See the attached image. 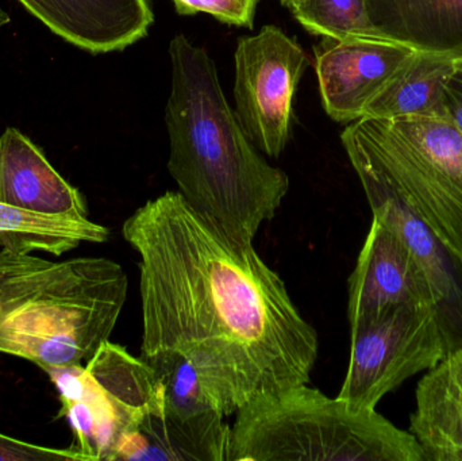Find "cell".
I'll return each mask as SVG.
<instances>
[{"label":"cell","instance_id":"obj_1","mask_svg":"<svg viewBox=\"0 0 462 461\" xmlns=\"http://www.w3.org/2000/svg\"><path fill=\"white\" fill-rule=\"evenodd\" d=\"M122 235L140 256L143 357H186L225 417L310 383L317 330L253 243L231 237L172 191L135 210Z\"/></svg>","mask_w":462,"mask_h":461},{"label":"cell","instance_id":"obj_2","mask_svg":"<svg viewBox=\"0 0 462 461\" xmlns=\"http://www.w3.org/2000/svg\"><path fill=\"white\" fill-rule=\"evenodd\" d=\"M170 57L168 171L192 207L231 237L253 243L276 216L290 179L261 156L242 129L208 51L178 34Z\"/></svg>","mask_w":462,"mask_h":461},{"label":"cell","instance_id":"obj_3","mask_svg":"<svg viewBox=\"0 0 462 461\" xmlns=\"http://www.w3.org/2000/svg\"><path fill=\"white\" fill-rule=\"evenodd\" d=\"M236 414L227 461H428L410 430L309 383L261 395Z\"/></svg>","mask_w":462,"mask_h":461},{"label":"cell","instance_id":"obj_4","mask_svg":"<svg viewBox=\"0 0 462 461\" xmlns=\"http://www.w3.org/2000/svg\"><path fill=\"white\" fill-rule=\"evenodd\" d=\"M127 289L126 273L113 260L60 263L34 294L0 319V354L40 368L88 362L110 340Z\"/></svg>","mask_w":462,"mask_h":461},{"label":"cell","instance_id":"obj_5","mask_svg":"<svg viewBox=\"0 0 462 461\" xmlns=\"http://www.w3.org/2000/svg\"><path fill=\"white\" fill-rule=\"evenodd\" d=\"M342 143L360 148L402 199L462 263V133L449 118L350 122Z\"/></svg>","mask_w":462,"mask_h":461},{"label":"cell","instance_id":"obj_6","mask_svg":"<svg viewBox=\"0 0 462 461\" xmlns=\"http://www.w3.org/2000/svg\"><path fill=\"white\" fill-rule=\"evenodd\" d=\"M350 357L339 400L376 409L404 382L428 373L448 348L434 306H398L350 329Z\"/></svg>","mask_w":462,"mask_h":461},{"label":"cell","instance_id":"obj_7","mask_svg":"<svg viewBox=\"0 0 462 461\" xmlns=\"http://www.w3.org/2000/svg\"><path fill=\"white\" fill-rule=\"evenodd\" d=\"M234 59L236 118L258 151L279 157L290 140L293 97L310 57L280 27L268 24L239 38Z\"/></svg>","mask_w":462,"mask_h":461},{"label":"cell","instance_id":"obj_8","mask_svg":"<svg viewBox=\"0 0 462 461\" xmlns=\"http://www.w3.org/2000/svg\"><path fill=\"white\" fill-rule=\"evenodd\" d=\"M342 145L374 218L384 222L402 238L425 273L449 355L462 346V263L402 199L360 148L350 143Z\"/></svg>","mask_w":462,"mask_h":461},{"label":"cell","instance_id":"obj_9","mask_svg":"<svg viewBox=\"0 0 462 461\" xmlns=\"http://www.w3.org/2000/svg\"><path fill=\"white\" fill-rule=\"evenodd\" d=\"M415 49L379 37H322L314 48L323 107L337 122L363 118Z\"/></svg>","mask_w":462,"mask_h":461},{"label":"cell","instance_id":"obj_10","mask_svg":"<svg viewBox=\"0 0 462 461\" xmlns=\"http://www.w3.org/2000/svg\"><path fill=\"white\" fill-rule=\"evenodd\" d=\"M425 305L434 306L425 273L402 238L374 217L349 278L350 329L398 306Z\"/></svg>","mask_w":462,"mask_h":461},{"label":"cell","instance_id":"obj_11","mask_svg":"<svg viewBox=\"0 0 462 461\" xmlns=\"http://www.w3.org/2000/svg\"><path fill=\"white\" fill-rule=\"evenodd\" d=\"M54 34L99 54L124 51L148 34L149 0H18Z\"/></svg>","mask_w":462,"mask_h":461},{"label":"cell","instance_id":"obj_12","mask_svg":"<svg viewBox=\"0 0 462 461\" xmlns=\"http://www.w3.org/2000/svg\"><path fill=\"white\" fill-rule=\"evenodd\" d=\"M0 202L40 216L89 219L81 192L14 127L0 135Z\"/></svg>","mask_w":462,"mask_h":461},{"label":"cell","instance_id":"obj_13","mask_svg":"<svg viewBox=\"0 0 462 461\" xmlns=\"http://www.w3.org/2000/svg\"><path fill=\"white\" fill-rule=\"evenodd\" d=\"M230 428L219 411L179 419L164 409L119 438L110 461H227Z\"/></svg>","mask_w":462,"mask_h":461},{"label":"cell","instance_id":"obj_14","mask_svg":"<svg viewBox=\"0 0 462 461\" xmlns=\"http://www.w3.org/2000/svg\"><path fill=\"white\" fill-rule=\"evenodd\" d=\"M410 432L426 460L462 461V346L420 379Z\"/></svg>","mask_w":462,"mask_h":461},{"label":"cell","instance_id":"obj_15","mask_svg":"<svg viewBox=\"0 0 462 461\" xmlns=\"http://www.w3.org/2000/svg\"><path fill=\"white\" fill-rule=\"evenodd\" d=\"M380 38L462 59V0H366Z\"/></svg>","mask_w":462,"mask_h":461},{"label":"cell","instance_id":"obj_16","mask_svg":"<svg viewBox=\"0 0 462 461\" xmlns=\"http://www.w3.org/2000/svg\"><path fill=\"white\" fill-rule=\"evenodd\" d=\"M455 67L456 59L447 54L415 51L369 103L364 116L390 121L404 116L448 118L445 89Z\"/></svg>","mask_w":462,"mask_h":461},{"label":"cell","instance_id":"obj_17","mask_svg":"<svg viewBox=\"0 0 462 461\" xmlns=\"http://www.w3.org/2000/svg\"><path fill=\"white\" fill-rule=\"evenodd\" d=\"M86 370L121 420L126 432L148 414L164 409L153 367L132 356L124 346L106 341L86 363Z\"/></svg>","mask_w":462,"mask_h":461},{"label":"cell","instance_id":"obj_18","mask_svg":"<svg viewBox=\"0 0 462 461\" xmlns=\"http://www.w3.org/2000/svg\"><path fill=\"white\" fill-rule=\"evenodd\" d=\"M110 230L86 219L40 216L0 202V245L32 254L48 252L61 256L81 243H106Z\"/></svg>","mask_w":462,"mask_h":461},{"label":"cell","instance_id":"obj_19","mask_svg":"<svg viewBox=\"0 0 462 461\" xmlns=\"http://www.w3.org/2000/svg\"><path fill=\"white\" fill-rule=\"evenodd\" d=\"M143 359L153 367L159 379L165 413L179 419H194L219 411L206 392L197 368L186 357L165 352Z\"/></svg>","mask_w":462,"mask_h":461},{"label":"cell","instance_id":"obj_20","mask_svg":"<svg viewBox=\"0 0 462 461\" xmlns=\"http://www.w3.org/2000/svg\"><path fill=\"white\" fill-rule=\"evenodd\" d=\"M292 14L307 32L320 37H379L366 0H300Z\"/></svg>","mask_w":462,"mask_h":461},{"label":"cell","instance_id":"obj_21","mask_svg":"<svg viewBox=\"0 0 462 461\" xmlns=\"http://www.w3.org/2000/svg\"><path fill=\"white\" fill-rule=\"evenodd\" d=\"M59 264L32 254L0 249V319L34 294Z\"/></svg>","mask_w":462,"mask_h":461},{"label":"cell","instance_id":"obj_22","mask_svg":"<svg viewBox=\"0 0 462 461\" xmlns=\"http://www.w3.org/2000/svg\"><path fill=\"white\" fill-rule=\"evenodd\" d=\"M180 15L208 14L230 26L252 29L260 0H171Z\"/></svg>","mask_w":462,"mask_h":461},{"label":"cell","instance_id":"obj_23","mask_svg":"<svg viewBox=\"0 0 462 461\" xmlns=\"http://www.w3.org/2000/svg\"><path fill=\"white\" fill-rule=\"evenodd\" d=\"M0 461H84L75 449H56L16 440L0 433Z\"/></svg>","mask_w":462,"mask_h":461},{"label":"cell","instance_id":"obj_24","mask_svg":"<svg viewBox=\"0 0 462 461\" xmlns=\"http://www.w3.org/2000/svg\"><path fill=\"white\" fill-rule=\"evenodd\" d=\"M448 118L462 133V59L456 60L455 70L445 89Z\"/></svg>","mask_w":462,"mask_h":461},{"label":"cell","instance_id":"obj_25","mask_svg":"<svg viewBox=\"0 0 462 461\" xmlns=\"http://www.w3.org/2000/svg\"><path fill=\"white\" fill-rule=\"evenodd\" d=\"M11 18L5 10H3L2 5H0V27L5 26V24L10 23Z\"/></svg>","mask_w":462,"mask_h":461},{"label":"cell","instance_id":"obj_26","mask_svg":"<svg viewBox=\"0 0 462 461\" xmlns=\"http://www.w3.org/2000/svg\"><path fill=\"white\" fill-rule=\"evenodd\" d=\"M282 5H285V7L290 8L291 13H292L293 10H295L296 5L300 3V0H282Z\"/></svg>","mask_w":462,"mask_h":461}]
</instances>
